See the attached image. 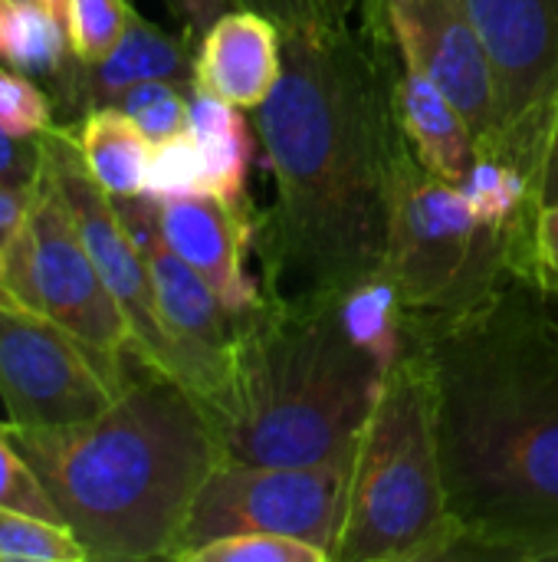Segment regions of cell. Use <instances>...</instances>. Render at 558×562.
Here are the masks:
<instances>
[{
    "mask_svg": "<svg viewBox=\"0 0 558 562\" xmlns=\"http://www.w3.org/2000/svg\"><path fill=\"white\" fill-rule=\"evenodd\" d=\"M253 112L273 178L253 237L263 293H342L382 273L405 138L358 23L283 36L280 82Z\"/></svg>",
    "mask_w": 558,
    "mask_h": 562,
    "instance_id": "obj_1",
    "label": "cell"
},
{
    "mask_svg": "<svg viewBox=\"0 0 558 562\" xmlns=\"http://www.w3.org/2000/svg\"><path fill=\"white\" fill-rule=\"evenodd\" d=\"M408 333L434 382L457 560H558V296L513 280Z\"/></svg>",
    "mask_w": 558,
    "mask_h": 562,
    "instance_id": "obj_2",
    "label": "cell"
},
{
    "mask_svg": "<svg viewBox=\"0 0 558 562\" xmlns=\"http://www.w3.org/2000/svg\"><path fill=\"white\" fill-rule=\"evenodd\" d=\"M89 562L171 560L224 441L174 379L138 366L115 402L69 428H13Z\"/></svg>",
    "mask_w": 558,
    "mask_h": 562,
    "instance_id": "obj_3",
    "label": "cell"
},
{
    "mask_svg": "<svg viewBox=\"0 0 558 562\" xmlns=\"http://www.w3.org/2000/svg\"><path fill=\"white\" fill-rule=\"evenodd\" d=\"M385 372L342 323L335 293L266 296L234 346L224 458L349 471Z\"/></svg>",
    "mask_w": 558,
    "mask_h": 562,
    "instance_id": "obj_4",
    "label": "cell"
},
{
    "mask_svg": "<svg viewBox=\"0 0 558 562\" xmlns=\"http://www.w3.org/2000/svg\"><path fill=\"white\" fill-rule=\"evenodd\" d=\"M431 369L411 346L382 379L355 441L332 562L457 560Z\"/></svg>",
    "mask_w": 558,
    "mask_h": 562,
    "instance_id": "obj_5",
    "label": "cell"
},
{
    "mask_svg": "<svg viewBox=\"0 0 558 562\" xmlns=\"http://www.w3.org/2000/svg\"><path fill=\"white\" fill-rule=\"evenodd\" d=\"M382 273L408 313V329L454 319L516 280V224L480 221L464 191L424 171L401 142Z\"/></svg>",
    "mask_w": 558,
    "mask_h": 562,
    "instance_id": "obj_6",
    "label": "cell"
},
{
    "mask_svg": "<svg viewBox=\"0 0 558 562\" xmlns=\"http://www.w3.org/2000/svg\"><path fill=\"white\" fill-rule=\"evenodd\" d=\"M0 290L86 339L125 375H132V366H141L128 319L46 168L16 237L0 257Z\"/></svg>",
    "mask_w": 558,
    "mask_h": 562,
    "instance_id": "obj_7",
    "label": "cell"
},
{
    "mask_svg": "<svg viewBox=\"0 0 558 562\" xmlns=\"http://www.w3.org/2000/svg\"><path fill=\"white\" fill-rule=\"evenodd\" d=\"M345 468L250 464L224 458L204 481L171 560L234 533L306 540L332 557L345 510Z\"/></svg>",
    "mask_w": 558,
    "mask_h": 562,
    "instance_id": "obj_8",
    "label": "cell"
},
{
    "mask_svg": "<svg viewBox=\"0 0 558 562\" xmlns=\"http://www.w3.org/2000/svg\"><path fill=\"white\" fill-rule=\"evenodd\" d=\"M132 375L56 319L0 290V398L13 428L89 422L115 402Z\"/></svg>",
    "mask_w": 558,
    "mask_h": 562,
    "instance_id": "obj_9",
    "label": "cell"
},
{
    "mask_svg": "<svg viewBox=\"0 0 558 562\" xmlns=\"http://www.w3.org/2000/svg\"><path fill=\"white\" fill-rule=\"evenodd\" d=\"M358 30L391 63L428 72L467 115L477 151L500 155V92L464 0H358Z\"/></svg>",
    "mask_w": 558,
    "mask_h": 562,
    "instance_id": "obj_10",
    "label": "cell"
},
{
    "mask_svg": "<svg viewBox=\"0 0 558 562\" xmlns=\"http://www.w3.org/2000/svg\"><path fill=\"white\" fill-rule=\"evenodd\" d=\"M39 145H43L46 175L62 191L105 286L112 290L115 303L122 306V313L128 319L138 362L181 382L184 359H181V349H178L174 336L168 333L164 316L158 310L148 263H145L138 244L132 240V234L115 207V198L105 194L102 184L82 165L72 125L56 122L53 128H46L39 135Z\"/></svg>",
    "mask_w": 558,
    "mask_h": 562,
    "instance_id": "obj_11",
    "label": "cell"
},
{
    "mask_svg": "<svg viewBox=\"0 0 558 562\" xmlns=\"http://www.w3.org/2000/svg\"><path fill=\"white\" fill-rule=\"evenodd\" d=\"M493 66L503 148L529 184L546 148L558 92V0H464Z\"/></svg>",
    "mask_w": 558,
    "mask_h": 562,
    "instance_id": "obj_12",
    "label": "cell"
},
{
    "mask_svg": "<svg viewBox=\"0 0 558 562\" xmlns=\"http://www.w3.org/2000/svg\"><path fill=\"white\" fill-rule=\"evenodd\" d=\"M158 227L164 244L214 286L237 319H250L266 303L263 286L247 270V250L257 237L253 211L194 191L158 201Z\"/></svg>",
    "mask_w": 558,
    "mask_h": 562,
    "instance_id": "obj_13",
    "label": "cell"
},
{
    "mask_svg": "<svg viewBox=\"0 0 558 562\" xmlns=\"http://www.w3.org/2000/svg\"><path fill=\"white\" fill-rule=\"evenodd\" d=\"M151 79H174L194 86V40L181 30L171 33L141 13H132L125 36L99 63L69 59L66 69L46 82L56 115L82 119L89 109L115 105L132 86Z\"/></svg>",
    "mask_w": 558,
    "mask_h": 562,
    "instance_id": "obj_14",
    "label": "cell"
},
{
    "mask_svg": "<svg viewBox=\"0 0 558 562\" xmlns=\"http://www.w3.org/2000/svg\"><path fill=\"white\" fill-rule=\"evenodd\" d=\"M283 72V30L260 10L234 7L220 13L194 43V86L257 109Z\"/></svg>",
    "mask_w": 558,
    "mask_h": 562,
    "instance_id": "obj_15",
    "label": "cell"
},
{
    "mask_svg": "<svg viewBox=\"0 0 558 562\" xmlns=\"http://www.w3.org/2000/svg\"><path fill=\"white\" fill-rule=\"evenodd\" d=\"M382 63H385V76H388L391 112L398 119V128H401L411 155L434 178L457 184L480 155L477 135H474L467 115L428 72H421L414 66H398L388 56H382Z\"/></svg>",
    "mask_w": 558,
    "mask_h": 562,
    "instance_id": "obj_16",
    "label": "cell"
},
{
    "mask_svg": "<svg viewBox=\"0 0 558 562\" xmlns=\"http://www.w3.org/2000/svg\"><path fill=\"white\" fill-rule=\"evenodd\" d=\"M187 132L201 151L204 191L240 207V211H250L247 175H250L253 138H250V125L243 119V109L191 86Z\"/></svg>",
    "mask_w": 558,
    "mask_h": 562,
    "instance_id": "obj_17",
    "label": "cell"
},
{
    "mask_svg": "<svg viewBox=\"0 0 558 562\" xmlns=\"http://www.w3.org/2000/svg\"><path fill=\"white\" fill-rule=\"evenodd\" d=\"M76 142L82 165L112 198H138L145 194L151 138L138 128V122L118 105L89 109L76 125Z\"/></svg>",
    "mask_w": 558,
    "mask_h": 562,
    "instance_id": "obj_18",
    "label": "cell"
},
{
    "mask_svg": "<svg viewBox=\"0 0 558 562\" xmlns=\"http://www.w3.org/2000/svg\"><path fill=\"white\" fill-rule=\"evenodd\" d=\"M72 59L66 26L39 0H0V63L39 79H56Z\"/></svg>",
    "mask_w": 558,
    "mask_h": 562,
    "instance_id": "obj_19",
    "label": "cell"
},
{
    "mask_svg": "<svg viewBox=\"0 0 558 562\" xmlns=\"http://www.w3.org/2000/svg\"><path fill=\"white\" fill-rule=\"evenodd\" d=\"M474 214L497 227H513L533 207L529 178L506 158L477 155L470 171L457 181Z\"/></svg>",
    "mask_w": 558,
    "mask_h": 562,
    "instance_id": "obj_20",
    "label": "cell"
},
{
    "mask_svg": "<svg viewBox=\"0 0 558 562\" xmlns=\"http://www.w3.org/2000/svg\"><path fill=\"white\" fill-rule=\"evenodd\" d=\"M0 562H89L79 540L43 517L0 507Z\"/></svg>",
    "mask_w": 558,
    "mask_h": 562,
    "instance_id": "obj_21",
    "label": "cell"
},
{
    "mask_svg": "<svg viewBox=\"0 0 558 562\" xmlns=\"http://www.w3.org/2000/svg\"><path fill=\"white\" fill-rule=\"evenodd\" d=\"M122 112H128L138 128L155 142L174 138L187 132V115H191V82H174V79H151L132 86L118 102Z\"/></svg>",
    "mask_w": 558,
    "mask_h": 562,
    "instance_id": "obj_22",
    "label": "cell"
},
{
    "mask_svg": "<svg viewBox=\"0 0 558 562\" xmlns=\"http://www.w3.org/2000/svg\"><path fill=\"white\" fill-rule=\"evenodd\" d=\"M516 280L558 296V201L516 221Z\"/></svg>",
    "mask_w": 558,
    "mask_h": 562,
    "instance_id": "obj_23",
    "label": "cell"
},
{
    "mask_svg": "<svg viewBox=\"0 0 558 562\" xmlns=\"http://www.w3.org/2000/svg\"><path fill=\"white\" fill-rule=\"evenodd\" d=\"M128 0H72L66 13L69 53L79 63H99L115 49L132 20Z\"/></svg>",
    "mask_w": 558,
    "mask_h": 562,
    "instance_id": "obj_24",
    "label": "cell"
},
{
    "mask_svg": "<svg viewBox=\"0 0 558 562\" xmlns=\"http://www.w3.org/2000/svg\"><path fill=\"white\" fill-rule=\"evenodd\" d=\"M56 125V105L39 79L0 63V128L16 138H39Z\"/></svg>",
    "mask_w": 558,
    "mask_h": 562,
    "instance_id": "obj_25",
    "label": "cell"
},
{
    "mask_svg": "<svg viewBox=\"0 0 558 562\" xmlns=\"http://www.w3.org/2000/svg\"><path fill=\"white\" fill-rule=\"evenodd\" d=\"M194 191H204V165H201V151L191 132L155 142L148 178H145V194L155 201H164V198L194 194Z\"/></svg>",
    "mask_w": 558,
    "mask_h": 562,
    "instance_id": "obj_26",
    "label": "cell"
},
{
    "mask_svg": "<svg viewBox=\"0 0 558 562\" xmlns=\"http://www.w3.org/2000/svg\"><path fill=\"white\" fill-rule=\"evenodd\" d=\"M184 562H332V557L306 540L276 533H234L194 550Z\"/></svg>",
    "mask_w": 558,
    "mask_h": 562,
    "instance_id": "obj_27",
    "label": "cell"
},
{
    "mask_svg": "<svg viewBox=\"0 0 558 562\" xmlns=\"http://www.w3.org/2000/svg\"><path fill=\"white\" fill-rule=\"evenodd\" d=\"M0 507L23 510V514H33V517H43V520L66 527L56 504L49 501L46 487L39 484L33 464L16 448V441L10 435V422H0Z\"/></svg>",
    "mask_w": 558,
    "mask_h": 562,
    "instance_id": "obj_28",
    "label": "cell"
},
{
    "mask_svg": "<svg viewBox=\"0 0 558 562\" xmlns=\"http://www.w3.org/2000/svg\"><path fill=\"white\" fill-rule=\"evenodd\" d=\"M237 7L266 13L283 36L349 30L358 23V0H237Z\"/></svg>",
    "mask_w": 558,
    "mask_h": 562,
    "instance_id": "obj_29",
    "label": "cell"
},
{
    "mask_svg": "<svg viewBox=\"0 0 558 562\" xmlns=\"http://www.w3.org/2000/svg\"><path fill=\"white\" fill-rule=\"evenodd\" d=\"M36 184H39V178L33 184H13V181L0 178V257L10 247V240L16 237V231L33 204Z\"/></svg>",
    "mask_w": 558,
    "mask_h": 562,
    "instance_id": "obj_30",
    "label": "cell"
},
{
    "mask_svg": "<svg viewBox=\"0 0 558 562\" xmlns=\"http://www.w3.org/2000/svg\"><path fill=\"white\" fill-rule=\"evenodd\" d=\"M168 13L181 23V30L197 43V36L227 10L237 7V0H164Z\"/></svg>",
    "mask_w": 558,
    "mask_h": 562,
    "instance_id": "obj_31",
    "label": "cell"
},
{
    "mask_svg": "<svg viewBox=\"0 0 558 562\" xmlns=\"http://www.w3.org/2000/svg\"><path fill=\"white\" fill-rule=\"evenodd\" d=\"M558 201V92L556 105H553V119H549V135H546V148L536 168V181H533V207ZM529 207V211H533Z\"/></svg>",
    "mask_w": 558,
    "mask_h": 562,
    "instance_id": "obj_32",
    "label": "cell"
}]
</instances>
